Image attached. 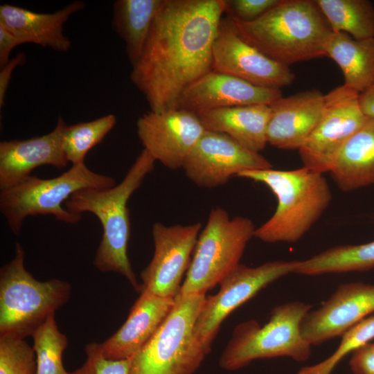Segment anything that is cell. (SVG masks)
Returning <instances> with one entry per match:
<instances>
[{"label": "cell", "mask_w": 374, "mask_h": 374, "mask_svg": "<svg viewBox=\"0 0 374 374\" xmlns=\"http://www.w3.org/2000/svg\"><path fill=\"white\" fill-rule=\"evenodd\" d=\"M281 96L280 89L257 87L233 75L211 70L183 91L178 108L196 113L235 106L269 105Z\"/></svg>", "instance_id": "obj_18"}, {"label": "cell", "mask_w": 374, "mask_h": 374, "mask_svg": "<svg viewBox=\"0 0 374 374\" xmlns=\"http://www.w3.org/2000/svg\"><path fill=\"white\" fill-rule=\"evenodd\" d=\"M213 70L270 89H280L295 79L289 66L274 62L244 41L228 17H222L217 28L213 46Z\"/></svg>", "instance_id": "obj_14"}, {"label": "cell", "mask_w": 374, "mask_h": 374, "mask_svg": "<svg viewBox=\"0 0 374 374\" xmlns=\"http://www.w3.org/2000/svg\"><path fill=\"white\" fill-rule=\"evenodd\" d=\"M162 0H117L113 4L112 26L124 41L133 66L140 58Z\"/></svg>", "instance_id": "obj_25"}, {"label": "cell", "mask_w": 374, "mask_h": 374, "mask_svg": "<svg viewBox=\"0 0 374 374\" xmlns=\"http://www.w3.org/2000/svg\"><path fill=\"white\" fill-rule=\"evenodd\" d=\"M329 172L344 192L374 184V119L346 142Z\"/></svg>", "instance_id": "obj_23"}, {"label": "cell", "mask_w": 374, "mask_h": 374, "mask_svg": "<svg viewBox=\"0 0 374 374\" xmlns=\"http://www.w3.org/2000/svg\"><path fill=\"white\" fill-rule=\"evenodd\" d=\"M374 339V315L362 319L341 335L336 350L322 362L301 368L297 374H331L337 365L348 354L371 342Z\"/></svg>", "instance_id": "obj_30"}, {"label": "cell", "mask_w": 374, "mask_h": 374, "mask_svg": "<svg viewBox=\"0 0 374 374\" xmlns=\"http://www.w3.org/2000/svg\"><path fill=\"white\" fill-rule=\"evenodd\" d=\"M86 361L83 365L69 374H130L131 359H111L106 358L100 344H86Z\"/></svg>", "instance_id": "obj_32"}, {"label": "cell", "mask_w": 374, "mask_h": 374, "mask_svg": "<svg viewBox=\"0 0 374 374\" xmlns=\"http://www.w3.org/2000/svg\"><path fill=\"white\" fill-rule=\"evenodd\" d=\"M24 259V249L16 242L14 258L0 269V336H31L70 298L68 282L37 280L26 269Z\"/></svg>", "instance_id": "obj_5"}, {"label": "cell", "mask_w": 374, "mask_h": 374, "mask_svg": "<svg viewBox=\"0 0 374 374\" xmlns=\"http://www.w3.org/2000/svg\"><path fill=\"white\" fill-rule=\"evenodd\" d=\"M26 61L25 53L21 52L16 55L13 58L2 68L0 72V107L4 105V98L7 91L10 80L14 69L19 65L24 64Z\"/></svg>", "instance_id": "obj_35"}, {"label": "cell", "mask_w": 374, "mask_h": 374, "mask_svg": "<svg viewBox=\"0 0 374 374\" xmlns=\"http://www.w3.org/2000/svg\"><path fill=\"white\" fill-rule=\"evenodd\" d=\"M333 33L374 37V6L368 0H315Z\"/></svg>", "instance_id": "obj_27"}, {"label": "cell", "mask_w": 374, "mask_h": 374, "mask_svg": "<svg viewBox=\"0 0 374 374\" xmlns=\"http://www.w3.org/2000/svg\"><path fill=\"white\" fill-rule=\"evenodd\" d=\"M116 185L112 177L91 170L84 163L71 166L58 177L30 176L20 184L0 190V211L11 231L20 233L28 216H55L66 224L78 223L82 215L68 211L62 204L75 192L85 188L105 189Z\"/></svg>", "instance_id": "obj_7"}, {"label": "cell", "mask_w": 374, "mask_h": 374, "mask_svg": "<svg viewBox=\"0 0 374 374\" xmlns=\"http://www.w3.org/2000/svg\"><path fill=\"white\" fill-rule=\"evenodd\" d=\"M349 366L353 374H374V343L369 342L354 351Z\"/></svg>", "instance_id": "obj_34"}, {"label": "cell", "mask_w": 374, "mask_h": 374, "mask_svg": "<svg viewBox=\"0 0 374 374\" xmlns=\"http://www.w3.org/2000/svg\"><path fill=\"white\" fill-rule=\"evenodd\" d=\"M174 303L175 299L141 290L123 326L100 343L104 356L111 359H132L156 333Z\"/></svg>", "instance_id": "obj_20"}, {"label": "cell", "mask_w": 374, "mask_h": 374, "mask_svg": "<svg viewBox=\"0 0 374 374\" xmlns=\"http://www.w3.org/2000/svg\"><path fill=\"white\" fill-rule=\"evenodd\" d=\"M22 42L6 28L0 26V67H3L10 61L12 50Z\"/></svg>", "instance_id": "obj_36"}, {"label": "cell", "mask_w": 374, "mask_h": 374, "mask_svg": "<svg viewBox=\"0 0 374 374\" xmlns=\"http://www.w3.org/2000/svg\"><path fill=\"white\" fill-rule=\"evenodd\" d=\"M196 114L206 131L224 134L250 151L259 153L267 144L268 105L205 109Z\"/></svg>", "instance_id": "obj_22"}, {"label": "cell", "mask_w": 374, "mask_h": 374, "mask_svg": "<svg viewBox=\"0 0 374 374\" xmlns=\"http://www.w3.org/2000/svg\"><path fill=\"white\" fill-rule=\"evenodd\" d=\"M59 116L49 133L26 140L0 142V190L12 188L31 176L42 166L62 169L69 161L63 150L62 138L66 127Z\"/></svg>", "instance_id": "obj_17"}, {"label": "cell", "mask_w": 374, "mask_h": 374, "mask_svg": "<svg viewBox=\"0 0 374 374\" xmlns=\"http://www.w3.org/2000/svg\"><path fill=\"white\" fill-rule=\"evenodd\" d=\"M312 305L294 301L275 307L267 323L249 320L238 325L222 352L219 365L234 371L258 359L286 357L305 362L312 346L301 332V323Z\"/></svg>", "instance_id": "obj_6"}, {"label": "cell", "mask_w": 374, "mask_h": 374, "mask_svg": "<svg viewBox=\"0 0 374 374\" xmlns=\"http://www.w3.org/2000/svg\"><path fill=\"white\" fill-rule=\"evenodd\" d=\"M325 95L316 89L281 96L269 105L267 143L283 150H299L319 122Z\"/></svg>", "instance_id": "obj_19"}, {"label": "cell", "mask_w": 374, "mask_h": 374, "mask_svg": "<svg viewBox=\"0 0 374 374\" xmlns=\"http://www.w3.org/2000/svg\"><path fill=\"white\" fill-rule=\"evenodd\" d=\"M35 373V353L25 339L0 336V374Z\"/></svg>", "instance_id": "obj_31"}, {"label": "cell", "mask_w": 374, "mask_h": 374, "mask_svg": "<svg viewBox=\"0 0 374 374\" xmlns=\"http://www.w3.org/2000/svg\"><path fill=\"white\" fill-rule=\"evenodd\" d=\"M86 3L75 1L52 13H38L16 6H0V26L17 37L23 44L33 43L60 52L68 51L70 39L63 33L64 24Z\"/></svg>", "instance_id": "obj_21"}, {"label": "cell", "mask_w": 374, "mask_h": 374, "mask_svg": "<svg viewBox=\"0 0 374 374\" xmlns=\"http://www.w3.org/2000/svg\"><path fill=\"white\" fill-rule=\"evenodd\" d=\"M205 131L196 113L180 108L150 111L136 121V132L143 149L171 170L183 168Z\"/></svg>", "instance_id": "obj_15"}, {"label": "cell", "mask_w": 374, "mask_h": 374, "mask_svg": "<svg viewBox=\"0 0 374 374\" xmlns=\"http://www.w3.org/2000/svg\"><path fill=\"white\" fill-rule=\"evenodd\" d=\"M373 267L374 241L330 248L308 259L299 260L294 273L316 276L366 271Z\"/></svg>", "instance_id": "obj_26"}, {"label": "cell", "mask_w": 374, "mask_h": 374, "mask_svg": "<svg viewBox=\"0 0 374 374\" xmlns=\"http://www.w3.org/2000/svg\"><path fill=\"white\" fill-rule=\"evenodd\" d=\"M359 103L364 114L368 118L374 119V84L359 94Z\"/></svg>", "instance_id": "obj_37"}, {"label": "cell", "mask_w": 374, "mask_h": 374, "mask_svg": "<svg viewBox=\"0 0 374 374\" xmlns=\"http://www.w3.org/2000/svg\"><path fill=\"white\" fill-rule=\"evenodd\" d=\"M116 123L109 114L88 122L66 125L62 138L64 154L72 166L84 163L88 152L100 143Z\"/></svg>", "instance_id": "obj_28"}, {"label": "cell", "mask_w": 374, "mask_h": 374, "mask_svg": "<svg viewBox=\"0 0 374 374\" xmlns=\"http://www.w3.org/2000/svg\"><path fill=\"white\" fill-rule=\"evenodd\" d=\"M325 51L341 69L346 87L360 94L374 84V37L355 39L332 32Z\"/></svg>", "instance_id": "obj_24"}, {"label": "cell", "mask_w": 374, "mask_h": 374, "mask_svg": "<svg viewBox=\"0 0 374 374\" xmlns=\"http://www.w3.org/2000/svg\"><path fill=\"white\" fill-rule=\"evenodd\" d=\"M281 0H224L226 17L234 21H253L278 4Z\"/></svg>", "instance_id": "obj_33"}, {"label": "cell", "mask_w": 374, "mask_h": 374, "mask_svg": "<svg viewBox=\"0 0 374 374\" xmlns=\"http://www.w3.org/2000/svg\"><path fill=\"white\" fill-rule=\"evenodd\" d=\"M374 312V285L361 282L340 285L320 308L310 310L301 323L303 337L317 346L341 336Z\"/></svg>", "instance_id": "obj_16"}, {"label": "cell", "mask_w": 374, "mask_h": 374, "mask_svg": "<svg viewBox=\"0 0 374 374\" xmlns=\"http://www.w3.org/2000/svg\"><path fill=\"white\" fill-rule=\"evenodd\" d=\"M256 226L249 218H231L227 211L213 208L201 231L180 294H206L240 264Z\"/></svg>", "instance_id": "obj_9"}, {"label": "cell", "mask_w": 374, "mask_h": 374, "mask_svg": "<svg viewBox=\"0 0 374 374\" xmlns=\"http://www.w3.org/2000/svg\"><path fill=\"white\" fill-rule=\"evenodd\" d=\"M224 0H162L130 79L150 111L178 108L183 91L213 70Z\"/></svg>", "instance_id": "obj_1"}, {"label": "cell", "mask_w": 374, "mask_h": 374, "mask_svg": "<svg viewBox=\"0 0 374 374\" xmlns=\"http://www.w3.org/2000/svg\"><path fill=\"white\" fill-rule=\"evenodd\" d=\"M205 295L175 298L158 330L131 359L130 374H193L197 370L207 355L194 332Z\"/></svg>", "instance_id": "obj_8"}, {"label": "cell", "mask_w": 374, "mask_h": 374, "mask_svg": "<svg viewBox=\"0 0 374 374\" xmlns=\"http://www.w3.org/2000/svg\"><path fill=\"white\" fill-rule=\"evenodd\" d=\"M237 177L265 184L276 197L275 212L254 232L255 238L267 243L299 240L321 217L332 199L323 174L303 166L291 170H244Z\"/></svg>", "instance_id": "obj_4"}, {"label": "cell", "mask_w": 374, "mask_h": 374, "mask_svg": "<svg viewBox=\"0 0 374 374\" xmlns=\"http://www.w3.org/2000/svg\"><path fill=\"white\" fill-rule=\"evenodd\" d=\"M155 162L143 149L119 184L105 189L80 190L64 203L68 211L80 215L91 213L101 223L103 235L93 265L102 272L120 274L139 292L141 286L137 282L127 256L131 224L127 204L145 177L154 170Z\"/></svg>", "instance_id": "obj_2"}, {"label": "cell", "mask_w": 374, "mask_h": 374, "mask_svg": "<svg viewBox=\"0 0 374 374\" xmlns=\"http://www.w3.org/2000/svg\"><path fill=\"white\" fill-rule=\"evenodd\" d=\"M233 21L244 41L289 67L326 56L325 46L332 32L315 0H281L253 21Z\"/></svg>", "instance_id": "obj_3"}, {"label": "cell", "mask_w": 374, "mask_h": 374, "mask_svg": "<svg viewBox=\"0 0 374 374\" xmlns=\"http://www.w3.org/2000/svg\"><path fill=\"white\" fill-rule=\"evenodd\" d=\"M299 260H274L255 267L239 264L220 283L219 292L206 297L194 328L209 353L223 321L236 308L276 280L294 273Z\"/></svg>", "instance_id": "obj_11"}, {"label": "cell", "mask_w": 374, "mask_h": 374, "mask_svg": "<svg viewBox=\"0 0 374 374\" xmlns=\"http://www.w3.org/2000/svg\"><path fill=\"white\" fill-rule=\"evenodd\" d=\"M201 230L200 222L152 225L154 251L150 262L140 274L141 291L172 299L179 294L181 279L189 267Z\"/></svg>", "instance_id": "obj_12"}, {"label": "cell", "mask_w": 374, "mask_h": 374, "mask_svg": "<svg viewBox=\"0 0 374 374\" xmlns=\"http://www.w3.org/2000/svg\"><path fill=\"white\" fill-rule=\"evenodd\" d=\"M182 168L198 187L213 188L244 170L269 169L272 166L260 153L246 149L230 136L206 130Z\"/></svg>", "instance_id": "obj_13"}, {"label": "cell", "mask_w": 374, "mask_h": 374, "mask_svg": "<svg viewBox=\"0 0 374 374\" xmlns=\"http://www.w3.org/2000/svg\"><path fill=\"white\" fill-rule=\"evenodd\" d=\"M31 336L36 359L35 374H69L62 363L68 339L58 329L55 314L49 316Z\"/></svg>", "instance_id": "obj_29"}, {"label": "cell", "mask_w": 374, "mask_h": 374, "mask_svg": "<svg viewBox=\"0 0 374 374\" xmlns=\"http://www.w3.org/2000/svg\"><path fill=\"white\" fill-rule=\"evenodd\" d=\"M359 103V93L339 86L325 95L321 118L299 150L303 167L329 172L338 154L351 136L367 121Z\"/></svg>", "instance_id": "obj_10"}]
</instances>
